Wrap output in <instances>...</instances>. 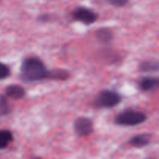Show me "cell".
Here are the masks:
<instances>
[{"label":"cell","instance_id":"cell-1","mask_svg":"<svg viewBox=\"0 0 159 159\" xmlns=\"http://www.w3.org/2000/svg\"><path fill=\"white\" fill-rule=\"evenodd\" d=\"M50 72L46 65L37 57L23 59L20 66V77L24 82L32 83L49 77Z\"/></svg>","mask_w":159,"mask_h":159},{"label":"cell","instance_id":"cell-2","mask_svg":"<svg viewBox=\"0 0 159 159\" xmlns=\"http://www.w3.org/2000/svg\"><path fill=\"white\" fill-rule=\"evenodd\" d=\"M147 119L145 113L140 111L127 110L120 113L115 118V123L121 126H134L141 124Z\"/></svg>","mask_w":159,"mask_h":159},{"label":"cell","instance_id":"cell-3","mask_svg":"<svg viewBox=\"0 0 159 159\" xmlns=\"http://www.w3.org/2000/svg\"><path fill=\"white\" fill-rule=\"evenodd\" d=\"M122 97L118 92L112 90H102L99 92L95 99V105L102 108H111L118 105Z\"/></svg>","mask_w":159,"mask_h":159},{"label":"cell","instance_id":"cell-4","mask_svg":"<svg viewBox=\"0 0 159 159\" xmlns=\"http://www.w3.org/2000/svg\"><path fill=\"white\" fill-rule=\"evenodd\" d=\"M71 17L76 21L81 22L86 25L94 23L97 20L98 15L92 9L84 6L75 8L71 13Z\"/></svg>","mask_w":159,"mask_h":159},{"label":"cell","instance_id":"cell-5","mask_svg":"<svg viewBox=\"0 0 159 159\" xmlns=\"http://www.w3.org/2000/svg\"><path fill=\"white\" fill-rule=\"evenodd\" d=\"M74 129L80 137L89 136L93 132V123L87 117H79L75 121Z\"/></svg>","mask_w":159,"mask_h":159},{"label":"cell","instance_id":"cell-6","mask_svg":"<svg viewBox=\"0 0 159 159\" xmlns=\"http://www.w3.org/2000/svg\"><path fill=\"white\" fill-rule=\"evenodd\" d=\"M159 87V79L151 76L143 77L138 81V87L142 91H153Z\"/></svg>","mask_w":159,"mask_h":159},{"label":"cell","instance_id":"cell-7","mask_svg":"<svg viewBox=\"0 0 159 159\" xmlns=\"http://www.w3.org/2000/svg\"><path fill=\"white\" fill-rule=\"evenodd\" d=\"M5 94L7 98L14 100L21 99L26 94V90L19 84H10L5 89Z\"/></svg>","mask_w":159,"mask_h":159},{"label":"cell","instance_id":"cell-8","mask_svg":"<svg viewBox=\"0 0 159 159\" xmlns=\"http://www.w3.org/2000/svg\"><path fill=\"white\" fill-rule=\"evenodd\" d=\"M150 142V137L145 133L137 134L129 140L128 143L134 147H144Z\"/></svg>","mask_w":159,"mask_h":159},{"label":"cell","instance_id":"cell-9","mask_svg":"<svg viewBox=\"0 0 159 159\" xmlns=\"http://www.w3.org/2000/svg\"><path fill=\"white\" fill-rule=\"evenodd\" d=\"M96 37L100 43L107 44L111 41L113 38V32L109 28H100L96 31Z\"/></svg>","mask_w":159,"mask_h":159},{"label":"cell","instance_id":"cell-10","mask_svg":"<svg viewBox=\"0 0 159 159\" xmlns=\"http://www.w3.org/2000/svg\"><path fill=\"white\" fill-rule=\"evenodd\" d=\"M13 140L12 132L8 129H0V150L5 149Z\"/></svg>","mask_w":159,"mask_h":159},{"label":"cell","instance_id":"cell-11","mask_svg":"<svg viewBox=\"0 0 159 159\" xmlns=\"http://www.w3.org/2000/svg\"><path fill=\"white\" fill-rule=\"evenodd\" d=\"M139 69L142 72H154L159 70V64L156 62L146 61L142 62L139 65Z\"/></svg>","mask_w":159,"mask_h":159},{"label":"cell","instance_id":"cell-12","mask_svg":"<svg viewBox=\"0 0 159 159\" xmlns=\"http://www.w3.org/2000/svg\"><path fill=\"white\" fill-rule=\"evenodd\" d=\"M10 112V106L6 96L0 95V116L6 115Z\"/></svg>","mask_w":159,"mask_h":159},{"label":"cell","instance_id":"cell-13","mask_svg":"<svg viewBox=\"0 0 159 159\" xmlns=\"http://www.w3.org/2000/svg\"><path fill=\"white\" fill-rule=\"evenodd\" d=\"M10 75V70L6 64L0 62V80L7 78Z\"/></svg>","mask_w":159,"mask_h":159},{"label":"cell","instance_id":"cell-14","mask_svg":"<svg viewBox=\"0 0 159 159\" xmlns=\"http://www.w3.org/2000/svg\"><path fill=\"white\" fill-rule=\"evenodd\" d=\"M107 1L115 7H123L128 3L129 0H107Z\"/></svg>","mask_w":159,"mask_h":159},{"label":"cell","instance_id":"cell-15","mask_svg":"<svg viewBox=\"0 0 159 159\" xmlns=\"http://www.w3.org/2000/svg\"><path fill=\"white\" fill-rule=\"evenodd\" d=\"M50 76H53L54 78H58V79H66L68 76V73L65 72L64 70H61L59 71H54V73H50Z\"/></svg>","mask_w":159,"mask_h":159},{"label":"cell","instance_id":"cell-16","mask_svg":"<svg viewBox=\"0 0 159 159\" xmlns=\"http://www.w3.org/2000/svg\"><path fill=\"white\" fill-rule=\"evenodd\" d=\"M34 159H43V158H40V157H34Z\"/></svg>","mask_w":159,"mask_h":159}]
</instances>
